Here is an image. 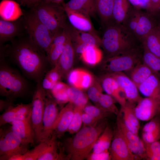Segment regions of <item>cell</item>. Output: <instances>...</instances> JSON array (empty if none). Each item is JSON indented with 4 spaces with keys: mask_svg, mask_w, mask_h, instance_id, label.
Wrapping results in <instances>:
<instances>
[{
    "mask_svg": "<svg viewBox=\"0 0 160 160\" xmlns=\"http://www.w3.org/2000/svg\"><path fill=\"white\" fill-rule=\"evenodd\" d=\"M10 44L0 46V57L8 58L16 65L28 78L41 83L49 71L46 52L27 35L17 37Z\"/></svg>",
    "mask_w": 160,
    "mask_h": 160,
    "instance_id": "obj_1",
    "label": "cell"
},
{
    "mask_svg": "<svg viewBox=\"0 0 160 160\" xmlns=\"http://www.w3.org/2000/svg\"><path fill=\"white\" fill-rule=\"evenodd\" d=\"M105 26L101 38V46L106 58L130 52L140 48L138 44L141 42L121 24L113 21Z\"/></svg>",
    "mask_w": 160,
    "mask_h": 160,
    "instance_id": "obj_2",
    "label": "cell"
},
{
    "mask_svg": "<svg viewBox=\"0 0 160 160\" xmlns=\"http://www.w3.org/2000/svg\"><path fill=\"white\" fill-rule=\"evenodd\" d=\"M106 119L100 121L95 126L84 127L73 138L64 142L62 146L70 159L83 160L87 158L107 125Z\"/></svg>",
    "mask_w": 160,
    "mask_h": 160,
    "instance_id": "obj_3",
    "label": "cell"
},
{
    "mask_svg": "<svg viewBox=\"0 0 160 160\" xmlns=\"http://www.w3.org/2000/svg\"><path fill=\"white\" fill-rule=\"evenodd\" d=\"M29 89L26 80L0 57V95L13 103L17 98L25 96Z\"/></svg>",
    "mask_w": 160,
    "mask_h": 160,
    "instance_id": "obj_4",
    "label": "cell"
},
{
    "mask_svg": "<svg viewBox=\"0 0 160 160\" xmlns=\"http://www.w3.org/2000/svg\"><path fill=\"white\" fill-rule=\"evenodd\" d=\"M30 8L54 36L68 24L67 15L61 4L39 0Z\"/></svg>",
    "mask_w": 160,
    "mask_h": 160,
    "instance_id": "obj_5",
    "label": "cell"
},
{
    "mask_svg": "<svg viewBox=\"0 0 160 160\" xmlns=\"http://www.w3.org/2000/svg\"><path fill=\"white\" fill-rule=\"evenodd\" d=\"M23 18L25 32L28 36L47 53L54 35L31 9L24 13Z\"/></svg>",
    "mask_w": 160,
    "mask_h": 160,
    "instance_id": "obj_6",
    "label": "cell"
},
{
    "mask_svg": "<svg viewBox=\"0 0 160 160\" xmlns=\"http://www.w3.org/2000/svg\"><path fill=\"white\" fill-rule=\"evenodd\" d=\"M142 49L106 58L103 63V69L108 73L130 71L142 62Z\"/></svg>",
    "mask_w": 160,
    "mask_h": 160,
    "instance_id": "obj_7",
    "label": "cell"
},
{
    "mask_svg": "<svg viewBox=\"0 0 160 160\" xmlns=\"http://www.w3.org/2000/svg\"><path fill=\"white\" fill-rule=\"evenodd\" d=\"M28 146L12 130L11 127L0 128V160H9L13 156L25 154L28 151Z\"/></svg>",
    "mask_w": 160,
    "mask_h": 160,
    "instance_id": "obj_8",
    "label": "cell"
},
{
    "mask_svg": "<svg viewBox=\"0 0 160 160\" xmlns=\"http://www.w3.org/2000/svg\"><path fill=\"white\" fill-rule=\"evenodd\" d=\"M47 91L43 88L41 82L37 84L31 102V119L35 134V143L41 142L43 131L42 119Z\"/></svg>",
    "mask_w": 160,
    "mask_h": 160,
    "instance_id": "obj_9",
    "label": "cell"
},
{
    "mask_svg": "<svg viewBox=\"0 0 160 160\" xmlns=\"http://www.w3.org/2000/svg\"><path fill=\"white\" fill-rule=\"evenodd\" d=\"M116 127L121 132L129 148L135 154L141 159L145 158V149L143 140L129 130L123 121L122 113L119 111L117 115Z\"/></svg>",
    "mask_w": 160,
    "mask_h": 160,
    "instance_id": "obj_10",
    "label": "cell"
},
{
    "mask_svg": "<svg viewBox=\"0 0 160 160\" xmlns=\"http://www.w3.org/2000/svg\"><path fill=\"white\" fill-rule=\"evenodd\" d=\"M110 149L111 160H137L140 158L129 148L121 132L116 127Z\"/></svg>",
    "mask_w": 160,
    "mask_h": 160,
    "instance_id": "obj_11",
    "label": "cell"
},
{
    "mask_svg": "<svg viewBox=\"0 0 160 160\" xmlns=\"http://www.w3.org/2000/svg\"><path fill=\"white\" fill-rule=\"evenodd\" d=\"M47 92L42 119L43 131L41 142L46 141L51 137L52 127L59 113L56 101L48 92Z\"/></svg>",
    "mask_w": 160,
    "mask_h": 160,
    "instance_id": "obj_12",
    "label": "cell"
},
{
    "mask_svg": "<svg viewBox=\"0 0 160 160\" xmlns=\"http://www.w3.org/2000/svg\"><path fill=\"white\" fill-rule=\"evenodd\" d=\"M137 103L135 111L140 120L150 121L160 113V97L142 98Z\"/></svg>",
    "mask_w": 160,
    "mask_h": 160,
    "instance_id": "obj_13",
    "label": "cell"
},
{
    "mask_svg": "<svg viewBox=\"0 0 160 160\" xmlns=\"http://www.w3.org/2000/svg\"><path fill=\"white\" fill-rule=\"evenodd\" d=\"M25 31L23 16L15 20L9 21L0 19V46L9 41L24 35Z\"/></svg>",
    "mask_w": 160,
    "mask_h": 160,
    "instance_id": "obj_14",
    "label": "cell"
},
{
    "mask_svg": "<svg viewBox=\"0 0 160 160\" xmlns=\"http://www.w3.org/2000/svg\"><path fill=\"white\" fill-rule=\"evenodd\" d=\"M74 106L69 102L59 112L57 117L51 129V136L57 138L62 137L67 132L74 113Z\"/></svg>",
    "mask_w": 160,
    "mask_h": 160,
    "instance_id": "obj_15",
    "label": "cell"
},
{
    "mask_svg": "<svg viewBox=\"0 0 160 160\" xmlns=\"http://www.w3.org/2000/svg\"><path fill=\"white\" fill-rule=\"evenodd\" d=\"M31 111L26 118L16 120L11 123L12 130L26 145H34L35 143V134L31 119Z\"/></svg>",
    "mask_w": 160,
    "mask_h": 160,
    "instance_id": "obj_16",
    "label": "cell"
},
{
    "mask_svg": "<svg viewBox=\"0 0 160 160\" xmlns=\"http://www.w3.org/2000/svg\"><path fill=\"white\" fill-rule=\"evenodd\" d=\"M108 74L116 80L119 86L124 91L127 102L135 104L142 98L139 95L137 85L129 76L123 72Z\"/></svg>",
    "mask_w": 160,
    "mask_h": 160,
    "instance_id": "obj_17",
    "label": "cell"
},
{
    "mask_svg": "<svg viewBox=\"0 0 160 160\" xmlns=\"http://www.w3.org/2000/svg\"><path fill=\"white\" fill-rule=\"evenodd\" d=\"M63 7L70 24L73 28L79 31L97 34L90 17L82 13Z\"/></svg>",
    "mask_w": 160,
    "mask_h": 160,
    "instance_id": "obj_18",
    "label": "cell"
},
{
    "mask_svg": "<svg viewBox=\"0 0 160 160\" xmlns=\"http://www.w3.org/2000/svg\"><path fill=\"white\" fill-rule=\"evenodd\" d=\"M57 139L55 136L52 135L49 139L45 141L47 146L37 160L70 159L67 154L65 153L62 144Z\"/></svg>",
    "mask_w": 160,
    "mask_h": 160,
    "instance_id": "obj_19",
    "label": "cell"
},
{
    "mask_svg": "<svg viewBox=\"0 0 160 160\" xmlns=\"http://www.w3.org/2000/svg\"><path fill=\"white\" fill-rule=\"evenodd\" d=\"M76 55L69 33V36L64 49L55 66L60 72L63 78H67L71 70Z\"/></svg>",
    "mask_w": 160,
    "mask_h": 160,
    "instance_id": "obj_20",
    "label": "cell"
},
{
    "mask_svg": "<svg viewBox=\"0 0 160 160\" xmlns=\"http://www.w3.org/2000/svg\"><path fill=\"white\" fill-rule=\"evenodd\" d=\"M31 103L28 104L21 103L15 107L11 106L0 115V127L26 118L31 113Z\"/></svg>",
    "mask_w": 160,
    "mask_h": 160,
    "instance_id": "obj_21",
    "label": "cell"
},
{
    "mask_svg": "<svg viewBox=\"0 0 160 160\" xmlns=\"http://www.w3.org/2000/svg\"><path fill=\"white\" fill-rule=\"evenodd\" d=\"M68 28L72 43H82L98 47L101 46V38L97 34L77 30L70 24H69Z\"/></svg>",
    "mask_w": 160,
    "mask_h": 160,
    "instance_id": "obj_22",
    "label": "cell"
},
{
    "mask_svg": "<svg viewBox=\"0 0 160 160\" xmlns=\"http://www.w3.org/2000/svg\"><path fill=\"white\" fill-rule=\"evenodd\" d=\"M20 5L13 0H3L0 3V18L7 21L15 20L23 15Z\"/></svg>",
    "mask_w": 160,
    "mask_h": 160,
    "instance_id": "obj_23",
    "label": "cell"
},
{
    "mask_svg": "<svg viewBox=\"0 0 160 160\" xmlns=\"http://www.w3.org/2000/svg\"><path fill=\"white\" fill-rule=\"evenodd\" d=\"M135 104L127 102L124 105L121 106L119 111L122 113L123 121L127 128L133 133L138 135L140 120L135 113Z\"/></svg>",
    "mask_w": 160,
    "mask_h": 160,
    "instance_id": "obj_24",
    "label": "cell"
},
{
    "mask_svg": "<svg viewBox=\"0 0 160 160\" xmlns=\"http://www.w3.org/2000/svg\"><path fill=\"white\" fill-rule=\"evenodd\" d=\"M62 5L64 7L82 13L90 17H95L97 14L95 0H70Z\"/></svg>",
    "mask_w": 160,
    "mask_h": 160,
    "instance_id": "obj_25",
    "label": "cell"
},
{
    "mask_svg": "<svg viewBox=\"0 0 160 160\" xmlns=\"http://www.w3.org/2000/svg\"><path fill=\"white\" fill-rule=\"evenodd\" d=\"M153 16L147 12L140 10L138 23L134 34L141 43L143 39L157 26L155 25Z\"/></svg>",
    "mask_w": 160,
    "mask_h": 160,
    "instance_id": "obj_26",
    "label": "cell"
},
{
    "mask_svg": "<svg viewBox=\"0 0 160 160\" xmlns=\"http://www.w3.org/2000/svg\"><path fill=\"white\" fill-rule=\"evenodd\" d=\"M137 87L139 92L145 97H160V79L154 74Z\"/></svg>",
    "mask_w": 160,
    "mask_h": 160,
    "instance_id": "obj_27",
    "label": "cell"
},
{
    "mask_svg": "<svg viewBox=\"0 0 160 160\" xmlns=\"http://www.w3.org/2000/svg\"><path fill=\"white\" fill-rule=\"evenodd\" d=\"M141 43L143 47L160 57V31L157 25L143 39Z\"/></svg>",
    "mask_w": 160,
    "mask_h": 160,
    "instance_id": "obj_28",
    "label": "cell"
},
{
    "mask_svg": "<svg viewBox=\"0 0 160 160\" xmlns=\"http://www.w3.org/2000/svg\"><path fill=\"white\" fill-rule=\"evenodd\" d=\"M97 14L105 26L113 21L114 0H95Z\"/></svg>",
    "mask_w": 160,
    "mask_h": 160,
    "instance_id": "obj_29",
    "label": "cell"
},
{
    "mask_svg": "<svg viewBox=\"0 0 160 160\" xmlns=\"http://www.w3.org/2000/svg\"><path fill=\"white\" fill-rule=\"evenodd\" d=\"M103 89L106 94L112 96L116 101L121 98L123 91L116 79L107 73L102 78L100 81Z\"/></svg>",
    "mask_w": 160,
    "mask_h": 160,
    "instance_id": "obj_30",
    "label": "cell"
},
{
    "mask_svg": "<svg viewBox=\"0 0 160 160\" xmlns=\"http://www.w3.org/2000/svg\"><path fill=\"white\" fill-rule=\"evenodd\" d=\"M114 132L107 125L98 138L93 148V152L98 153L109 149L112 140Z\"/></svg>",
    "mask_w": 160,
    "mask_h": 160,
    "instance_id": "obj_31",
    "label": "cell"
},
{
    "mask_svg": "<svg viewBox=\"0 0 160 160\" xmlns=\"http://www.w3.org/2000/svg\"><path fill=\"white\" fill-rule=\"evenodd\" d=\"M129 76L137 87L153 74L150 69L142 62L129 71Z\"/></svg>",
    "mask_w": 160,
    "mask_h": 160,
    "instance_id": "obj_32",
    "label": "cell"
},
{
    "mask_svg": "<svg viewBox=\"0 0 160 160\" xmlns=\"http://www.w3.org/2000/svg\"><path fill=\"white\" fill-rule=\"evenodd\" d=\"M128 0H114L113 10V20L115 23L121 24L131 8Z\"/></svg>",
    "mask_w": 160,
    "mask_h": 160,
    "instance_id": "obj_33",
    "label": "cell"
},
{
    "mask_svg": "<svg viewBox=\"0 0 160 160\" xmlns=\"http://www.w3.org/2000/svg\"><path fill=\"white\" fill-rule=\"evenodd\" d=\"M99 47L89 45L80 55L82 60L86 64L94 66L99 63L103 57V53Z\"/></svg>",
    "mask_w": 160,
    "mask_h": 160,
    "instance_id": "obj_34",
    "label": "cell"
},
{
    "mask_svg": "<svg viewBox=\"0 0 160 160\" xmlns=\"http://www.w3.org/2000/svg\"><path fill=\"white\" fill-rule=\"evenodd\" d=\"M67 93L68 102L72 104L74 107L83 110L87 105L88 97L82 90L73 87H69Z\"/></svg>",
    "mask_w": 160,
    "mask_h": 160,
    "instance_id": "obj_35",
    "label": "cell"
},
{
    "mask_svg": "<svg viewBox=\"0 0 160 160\" xmlns=\"http://www.w3.org/2000/svg\"><path fill=\"white\" fill-rule=\"evenodd\" d=\"M142 62L147 66L153 73L160 79V57L153 54L143 47Z\"/></svg>",
    "mask_w": 160,
    "mask_h": 160,
    "instance_id": "obj_36",
    "label": "cell"
},
{
    "mask_svg": "<svg viewBox=\"0 0 160 160\" xmlns=\"http://www.w3.org/2000/svg\"><path fill=\"white\" fill-rule=\"evenodd\" d=\"M116 101L111 95L102 93L96 105L106 111L117 116L119 113V111L115 104Z\"/></svg>",
    "mask_w": 160,
    "mask_h": 160,
    "instance_id": "obj_37",
    "label": "cell"
},
{
    "mask_svg": "<svg viewBox=\"0 0 160 160\" xmlns=\"http://www.w3.org/2000/svg\"><path fill=\"white\" fill-rule=\"evenodd\" d=\"M140 10L134 7V8L130 9L121 23L128 31L134 35L138 23Z\"/></svg>",
    "mask_w": 160,
    "mask_h": 160,
    "instance_id": "obj_38",
    "label": "cell"
},
{
    "mask_svg": "<svg viewBox=\"0 0 160 160\" xmlns=\"http://www.w3.org/2000/svg\"><path fill=\"white\" fill-rule=\"evenodd\" d=\"M69 87L60 81L55 84L51 91L57 102L64 103L68 102L67 90Z\"/></svg>",
    "mask_w": 160,
    "mask_h": 160,
    "instance_id": "obj_39",
    "label": "cell"
},
{
    "mask_svg": "<svg viewBox=\"0 0 160 160\" xmlns=\"http://www.w3.org/2000/svg\"><path fill=\"white\" fill-rule=\"evenodd\" d=\"M83 111V110L74 107L73 116L67 132L70 134H73L79 130L82 123Z\"/></svg>",
    "mask_w": 160,
    "mask_h": 160,
    "instance_id": "obj_40",
    "label": "cell"
},
{
    "mask_svg": "<svg viewBox=\"0 0 160 160\" xmlns=\"http://www.w3.org/2000/svg\"><path fill=\"white\" fill-rule=\"evenodd\" d=\"M83 111L98 121L106 119L111 113L97 106L90 105H87L84 108Z\"/></svg>",
    "mask_w": 160,
    "mask_h": 160,
    "instance_id": "obj_41",
    "label": "cell"
},
{
    "mask_svg": "<svg viewBox=\"0 0 160 160\" xmlns=\"http://www.w3.org/2000/svg\"><path fill=\"white\" fill-rule=\"evenodd\" d=\"M87 90L88 97L96 104L103 93V89L100 82L97 80H94L92 85Z\"/></svg>",
    "mask_w": 160,
    "mask_h": 160,
    "instance_id": "obj_42",
    "label": "cell"
},
{
    "mask_svg": "<svg viewBox=\"0 0 160 160\" xmlns=\"http://www.w3.org/2000/svg\"><path fill=\"white\" fill-rule=\"evenodd\" d=\"M65 44L49 47L47 53L49 61L54 67L56 65L64 49Z\"/></svg>",
    "mask_w": 160,
    "mask_h": 160,
    "instance_id": "obj_43",
    "label": "cell"
},
{
    "mask_svg": "<svg viewBox=\"0 0 160 160\" xmlns=\"http://www.w3.org/2000/svg\"><path fill=\"white\" fill-rule=\"evenodd\" d=\"M33 149L28 151L23 154L24 160H38L47 145L45 141H41Z\"/></svg>",
    "mask_w": 160,
    "mask_h": 160,
    "instance_id": "obj_44",
    "label": "cell"
},
{
    "mask_svg": "<svg viewBox=\"0 0 160 160\" xmlns=\"http://www.w3.org/2000/svg\"><path fill=\"white\" fill-rule=\"evenodd\" d=\"M94 80L90 73L83 69L78 89L81 90L87 89L92 85Z\"/></svg>",
    "mask_w": 160,
    "mask_h": 160,
    "instance_id": "obj_45",
    "label": "cell"
},
{
    "mask_svg": "<svg viewBox=\"0 0 160 160\" xmlns=\"http://www.w3.org/2000/svg\"><path fill=\"white\" fill-rule=\"evenodd\" d=\"M82 70L80 69H75L71 70L68 73L67 77L68 81L72 87L78 88Z\"/></svg>",
    "mask_w": 160,
    "mask_h": 160,
    "instance_id": "obj_46",
    "label": "cell"
},
{
    "mask_svg": "<svg viewBox=\"0 0 160 160\" xmlns=\"http://www.w3.org/2000/svg\"><path fill=\"white\" fill-rule=\"evenodd\" d=\"M142 140L145 143H151L159 140L160 138V128L149 132H143Z\"/></svg>",
    "mask_w": 160,
    "mask_h": 160,
    "instance_id": "obj_47",
    "label": "cell"
},
{
    "mask_svg": "<svg viewBox=\"0 0 160 160\" xmlns=\"http://www.w3.org/2000/svg\"><path fill=\"white\" fill-rule=\"evenodd\" d=\"M45 76L47 77L54 85L57 82L60 81L62 78L60 72L55 66L50 70L48 71Z\"/></svg>",
    "mask_w": 160,
    "mask_h": 160,
    "instance_id": "obj_48",
    "label": "cell"
},
{
    "mask_svg": "<svg viewBox=\"0 0 160 160\" xmlns=\"http://www.w3.org/2000/svg\"><path fill=\"white\" fill-rule=\"evenodd\" d=\"M160 128V121L158 119L153 118L145 124L143 129V132H151Z\"/></svg>",
    "mask_w": 160,
    "mask_h": 160,
    "instance_id": "obj_49",
    "label": "cell"
},
{
    "mask_svg": "<svg viewBox=\"0 0 160 160\" xmlns=\"http://www.w3.org/2000/svg\"><path fill=\"white\" fill-rule=\"evenodd\" d=\"M87 159L89 160H111L110 153L108 150L98 153H95L93 152L89 154Z\"/></svg>",
    "mask_w": 160,
    "mask_h": 160,
    "instance_id": "obj_50",
    "label": "cell"
},
{
    "mask_svg": "<svg viewBox=\"0 0 160 160\" xmlns=\"http://www.w3.org/2000/svg\"><path fill=\"white\" fill-rule=\"evenodd\" d=\"M160 0H150L147 12L154 16L159 13Z\"/></svg>",
    "mask_w": 160,
    "mask_h": 160,
    "instance_id": "obj_51",
    "label": "cell"
},
{
    "mask_svg": "<svg viewBox=\"0 0 160 160\" xmlns=\"http://www.w3.org/2000/svg\"><path fill=\"white\" fill-rule=\"evenodd\" d=\"M82 119L84 127L94 126L99 121L84 112L82 113Z\"/></svg>",
    "mask_w": 160,
    "mask_h": 160,
    "instance_id": "obj_52",
    "label": "cell"
},
{
    "mask_svg": "<svg viewBox=\"0 0 160 160\" xmlns=\"http://www.w3.org/2000/svg\"><path fill=\"white\" fill-rule=\"evenodd\" d=\"M144 145L145 151L160 153V141L158 140L149 144L144 143Z\"/></svg>",
    "mask_w": 160,
    "mask_h": 160,
    "instance_id": "obj_53",
    "label": "cell"
},
{
    "mask_svg": "<svg viewBox=\"0 0 160 160\" xmlns=\"http://www.w3.org/2000/svg\"><path fill=\"white\" fill-rule=\"evenodd\" d=\"M72 43L76 55H80L89 46L82 43L72 42Z\"/></svg>",
    "mask_w": 160,
    "mask_h": 160,
    "instance_id": "obj_54",
    "label": "cell"
},
{
    "mask_svg": "<svg viewBox=\"0 0 160 160\" xmlns=\"http://www.w3.org/2000/svg\"><path fill=\"white\" fill-rule=\"evenodd\" d=\"M41 84L43 89L47 92L51 91L55 85L46 76H44L41 82Z\"/></svg>",
    "mask_w": 160,
    "mask_h": 160,
    "instance_id": "obj_55",
    "label": "cell"
},
{
    "mask_svg": "<svg viewBox=\"0 0 160 160\" xmlns=\"http://www.w3.org/2000/svg\"><path fill=\"white\" fill-rule=\"evenodd\" d=\"M129 3L134 7L140 10L142 9H146V7L143 0H128Z\"/></svg>",
    "mask_w": 160,
    "mask_h": 160,
    "instance_id": "obj_56",
    "label": "cell"
},
{
    "mask_svg": "<svg viewBox=\"0 0 160 160\" xmlns=\"http://www.w3.org/2000/svg\"><path fill=\"white\" fill-rule=\"evenodd\" d=\"M145 159L150 160H160V153L146 151Z\"/></svg>",
    "mask_w": 160,
    "mask_h": 160,
    "instance_id": "obj_57",
    "label": "cell"
},
{
    "mask_svg": "<svg viewBox=\"0 0 160 160\" xmlns=\"http://www.w3.org/2000/svg\"><path fill=\"white\" fill-rule=\"evenodd\" d=\"M12 102L9 100L7 99L5 100H0V111H2L5 110L12 105Z\"/></svg>",
    "mask_w": 160,
    "mask_h": 160,
    "instance_id": "obj_58",
    "label": "cell"
},
{
    "mask_svg": "<svg viewBox=\"0 0 160 160\" xmlns=\"http://www.w3.org/2000/svg\"><path fill=\"white\" fill-rule=\"evenodd\" d=\"M39 0H22L20 3L22 5H26L27 7H31Z\"/></svg>",
    "mask_w": 160,
    "mask_h": 160,
    "instance_id": "obj_59",
    "label": "cell"
},
{
    "mask_svg": "<svg viewBox=\"0 0 160 160\" xmlns=\"http://www.w3.org/2000/svg\"><path fill=\"white\" fill-rule=\"evenodd\" d=\"M48 2L56 4H61L64 0H42Z\"/></svg>",
    "mask_w": 160,
    "mask_h": 160,
    "instance_id": "obj_60",
    "label": "cell"
},
{
    "mask_svg": "<svg viewBox=\"0 0 160 160\" xmlns=\"http://www.w3.org/2000/svg\"><path fill=\"white\" fill-rule=\"evenodd\" d=\"M157 26L158 27L159 30L160 31V22L159 23L158 25H157Z\"/></svg>",
    "mask_w": 160,
    "mask_h": 160,
    "instance_id": "obj_61",
    "label": "cell"
},
{
    "mask_svg": "<svg viewBox=\"0 0 160 160\" xmlns=\"http://www.w3.org/2000/svg\"><path fill=\"white\" fill-rule=\"evenodd\" d=\"M18 2L20 3L22 0H17Z\"/></svg>",
    "mask_w": 160,
    "mask_h": 160,
    "instance_id": "obj_62",
    "label": "cell"
},
{
    "mask_svg": "<svg viewBox=\"0 0 160 160\" xmlns=\"http://www.w3.org/2000/svg\"><path fill=\"white\" fill-rule=\"evenodd\" d=\"M159 12H160V7H159Z\"/></svg>",
    "mask_w": 160,
    "mask_h": 160,
    "instance_id": "obj_63",
    "label": "cell"
}]
</instances>
